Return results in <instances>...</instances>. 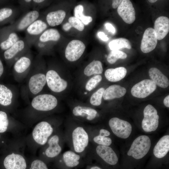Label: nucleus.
Listing matches in <instances>:
<instances>
[{
    "instance_id": "43",
    "label": "nucleus",
    "mask_w": 169,
    "mask_h": 169,
    "mask_svg": "<svg viewBox=\"0 0 169 169\" xmlns=\"http://www.w3.org/2000/svg\"><path fill=\"white\" fill-rule=\"evenodd\" d=\"M105 25L106 29L109 32L113 34L115 33V29L111 24L109 23H106L105 24Z\"/></svg>"
},
{
    "instance_id": "32",
    "label": "nucleus",
    "mask_w": 169,
    "mask_h": 169,
    "mask_svg": "<svg viewBox=\"0 0 169 169\" xmlns=\"http://www.w3.org/2000/svg\"><path fill=\"white\" fill-rule=\"evenodd\" d=\"M103 71L101 62L99 60H94L85 67L84 73L86 76H89L94 74H100Z\"/></svg>"
},
{
    "instance_id": "4",
    "label": "nucleus",
    "mask_w": 169,
    "mask_h": 169,
    "mask_svg": "<svg viewBox=\"0 0 169 169\" xmlns=\"http://www.w3.org/2000/svg\"><path fill=\"white\" fill-rule=\"evenodd\" d=\"M151 146L150 138L146 135L140 136L133 141L127 154L136 159H141L148 153Z\"/></svg>"
},
{
    "instance_id": "51",
    "label": "nucleus",
    "mask_w": 169,
    "mask_h": 169,
    "mask_svg": "<svg viewBox=\"0 0 169 169\" xmlns=\"http://www.w3.org/2000/svg\"><path fill=\"white\" fill-rule=\"evenodd\" d=\"M87 93V92H85L84 93L85 94H86Z\"/></svg>"
},
{
    "instance_id": "50",
    "label": "nucleus",
    "mask_w": 169,
    "mask_h": 169,
    "mask_svg": "<svg viewBox=\"0 0 169 169\" xmlns=\"http://www.w3.org/2000/svg\"><path fill=\"white\" fill-rule=\"evenodd\" d=\"M148 1L151 3H154L157 1V0H149Z\"/></svg>"
},
{
    "instance_id": "36",
    "label": "nucleus",
    "mask_w": 169,
    "mask_h": 169,
    "mask_svg": "<svg viewBox=\"0 0 169 169\" xmlns=\"http://www.w3.org/2000/svg\"><path fill=\"white\" fill-rule=\"evenodd\" d=\"M127 55L125 52L119 50H112L107 56V60L110 64L115 63L119 59H124L126 58Z\"/></svg>"
},
{
    "instance_id": "46",
    "label": "nucleus",
    "mask_w": 169,
    "mask_h": 169,
    "mask_svg": "<svg viewBox=\"0 0 169 169\" xmlns=\"http://www.w3.org/2000/svg\"><path fill=\"white\" fill-rule=\"evenodd\" d=\"M72 27L71 25L69 22L65 23L62 26L63 29L65 31H68Z\"/></svg>"
},
{
    "instance_id": "16",
    "label": "nucleus",
    "mask_w": 169,
    "mask_h": 169,
    "mask_svg": "<svg viewBox=\"0 0 169 169\" xmlns=\"http://www.w3.org/2000/svg\"><path fill=\"white\" fill-rule=\"evenodd\" d=\"M30 48L24 38H20L9 49L4 51L3 55L7 60H11L18 55L26 53Z\"/></svg>"
},
{
    "instance_id": "13",
    "label": "nucleus",
    "mask_w": 169,
    "mask_h": 169,
    "mask_svg": "<svg viewBox=\"0 0 169 169\" xmlns=\"http://www.w3.org/2000/svg\"><path fill=\"white\" fill-rule=\"evenodd\" d=\"M85 48V45L82 41L73 40L66 47L65 51V58L70 62L76 61L82 55Z\"/></svg>"
},
{
    "instance_id": "44",
    "label": "nucleus",
    "mask_w": 169,
    "mask_h": 169,
    "mask_svg": "<svg viewBox=\"0 0 169 169\" xmlns=\"http://www.w3.org/2000/svg\"><path fill=\"white\" fill-rule=\"evenodd\" d=\"M97 35L99 37L104 41H106L109 40L107 36L105 35L103 32H99L98 33Z\"/></svg>"
},
{
    "instance_id": "41",
    "label": "nucleus",
    "mask_w": 169,
    "mask_h": 169,
    "mask_svg": "<svg viewBox=\"0 0 169 169\" xmlns=\"http://www.w3.org/2000/svg\"><path fill=\"white\" fill-rule=\"evenodd\" d=\"M19 8L25 13L29 11L32 8V0H22L18 1Z\"/></svg>"
},
{
    "instance_id": "3",
    "label": "nucleus",
    "mask_w": 169,
    "mask_h": 169,
    "mask_svg": "<svg viewBox=\"0 0 169 169\" xmlns=\"http://www.w3.org/2000/svg\"><path fill=\"white\" fill-rule=\"evenodd\" d=\"M96 156L101 159L107 164L114 165L118 161L115 152L110 146L93 145L90 144L86 157Z\"/></svg>"
},
{
    "instance_id": "22",
    "label": "nucleus",
    "mask_w": 169,
    "mask_h": 169,
    "mask_svg": "<svg viewBox=\"0 0 169 169\" xmlns=\"http://www.w3.org/2000/svg\"><path fill=\"white\" fill-rule=\"evenodd\" d=\"M154 30L157 40L163 39L169 31V19L166 16L158 18L154 23Z\"/></svg>"
},
{
    "instance_id": "29",
    "label": "nucleus",
    "mask_w": 169,
    "mask_h": 169,
    "mask_svg": "<svg viewBox=\"0 0 169 169\" xmlns=\"http://www.w3.org/2000/svg\"><path fill=\"white\" fill-rule=\"evenodd\" d=\"M19 9L13 6L4 7L0 9V23L14 21L19 12Z\"/></svg>"
},
{
    "instance_id": "18",
    "label": "nucleus",
    "mask_w": 169,
    "mask_h": 169,
    "mask_svg": "<svg viewBox=\"0 0 169 169\" xmlns=\"http://www.w3.org/2000/svg\"><path fill=\"white\" fill-rule=\"evenodd\" d=\"M117 11L119 15L126 23L131 24L135 20V10L130 0H122Z\"/></svg>"
},
{
    "instance_id": "38",
    "label": "nucleus",
    "mask_w": 169,
    "mask_h": 169,
    "mask_svg": "<svg viewBox=\"0 0 169 169\" xmlns=\"http://www.w3.org/2000/svg\"><path fill=\"white\" fill-rule=\"evenodd\" d=\"M102 79L100 75H97L91 78L87 82L85 85L86 90L88 91H91L96 87Z\"/></svg>"
},
{
    "instance_id": "35",
    "label": "nucleus",
    "mask_w": 169,
    "mask_h": 169,
    "mask_svg": "<svg viewBox=\"0 0 169 169\" xmlns=\"http://www.w3.org/2000/svg\"><path fill=\"white\" fill-rule=\"evenodd\" d=\"M83 10L84 8L82 5L79 4L76 6L74 10V17L80 20L84 24L87 25L92 21L93 19L90 16L84 15Z\"/></svg>"
},
{
    "instance_id": "8",
    "label": "nucleus",
    "mask_w": 169,
    "mask_h": 169,
    "mask_svg": "<svg viewBox=\"0 0 169 169\" xmlns=\"http://www.w3.org/2000/svg\"><path fill=\"white\" fill-rule=\"evenodd\" d=\"M40 15L39 10L29 11L8 27L16 32L23 31L37 19Z\"/></svg>"
},
{
    "instance_id": "31",
    "label": "nucleus",
    "mask_w": 169,
    "mask_h": 169,
    "mask_svg": "<svg viewBox=\"0 0 169 169\" xmlns=\"http://www.w3.org/2000/svg\"><path fill=\"white\" fill-rule=\"evenodd\" d=\"M31 60L29 56L23 55L21 56L15 63L13 68L18 73L25 72L30 66Z\"/></svg>"
},
{
    "instance_id": "5",
    "label": "nucleus",
    "mask_w": 169,
    "mask_h": 169,
    "mask_svg": "<svg viewBox=\"0 0 169 169\" xmlns=\"http://www.w3.org/2000/svg\"><path fill=\"white\" fill-rule=\"evenodd\" d=\"M143 114L142 127L144 131L150 132L156 130L158 126L159 119L156 110L151 105L149 104L145 108Z\"/></svg>"
},
{
    "instance_id": "17",
    "label": "nucleus",
    "mask_w": 169,
    "mask_h": 169,
    "mask_svg": "<svg viewBox=\"0 0 169 169\" xmlns=\"http://www.w3.org/2000/svg\"><path fill=\"white\" fill-rule=\"evenodd\" d=\"M157 42L156 35L154 28H148L145 30L143 35L141 49L143 53H149L155 48Z\"/></svg>"
},
{
    "instance_id": "19",
    "label": "nucleus",
    "mask_w": 169,
    "mask_h": 169,
    "mask_svg": "<svg viewBox=\"0 0 169 169\" xmlns=\"http://www.w3.org/2000/svg\"><path fill=\"white\" fill-rule=\"evenodd\" d=\"M3 164L6 169H26L27 167L24 158L19 154L14 153L5 158Z\"/></svg>"
},
{
    "instance_id": "1",
    "label": "nucleus",
    "mask_w": 169,
    "mask_h": 169,
    "mask_svg": "<svg viewBox=\"0 0 169 169\" xmlns=\"http://www.w3.org/2000/svg\"><path fill=\"white\" fill-rule=\"evenodd\" d=\"M64 134L65 142L70 150L86 157L90 144L87 127L68 126Z\"/></svg>"
},
{
    "instance_id": "9",
    "label": "nucleus",
    "mask_w": 169,
    "mask_h": 169,
    "mask_svg": "<svg viewBox=\"0 0 169 169\" xmlns=\"http://www.w3.org/2000/svg\"><path fill=\"white\" fill-rule=\"evenodd\" d=\"M57 104L56 98L52 95L48 94L40 95L35 97L31 103L34 108L42 111L52 110L56 107Z\"/></svg>"
},
{
    "instance_id": "15",
    "label": "nucleus",
    "mask_w": 169,
    "mask_h": 169,
    "mask_svg": "<svg viewBox=\"0 0 169 169\" xmlns=\"http://www.w3.org/2000/svg\"><path fill=\"white\" fill-rule=\"evenodd\" d=\"M20 39L16 32L8 26L0 32V48L5 51L14 44Z\"/></svg>"
},
{
    "instance_id": "42",
    "label": "nucleus",
    "mask_w": 169,
    "mask_h": 169,
    "mask_svg": "<svg viewBox=\"0 0 169 169\" xmlns=\"http://www.w3.org/2000/svg\"><path fill=\"white\" fill-rule=\"evenodd\" d=\"M31 166V169H49L46 164L40 160L33 161Z\"/></svg>"
},
{
    "instance_id": "49",
    "label": "nucleus",
    "mask_w": 169,
    "mask_h": 169,
    "mask_svg": "<svg viewBox=\"0 0 169 169\" xmlns=\"http://www.w3.org/2000/svg\"><path fill=\"white\" fill-rule=\"evenodd\" d=\"M88 169H102L100 167L96 166H89Z\"/></svg>"
},
{
    "instance_id": "23",
    "label": "nucleus",
    "mask_w": 169,
    "mask_h": 169,
    "mask_svg": "<svg viewBox=\"0 0 169 169\" xmlns=\"http://www.w3.org/2000/svg\"><path fill=\"white\" fill-rule=\"evenodd\" d=\"M46 82V76L44 74L39 73L35 74L29 79V89L32 93L37 94L42 90Z\"/></svg>"
},
{
    "instance_id": "40",
    "label": "nucleus",
    "mask_w": 169,
    "mask_h": 169,
    "mask_svg": "<svg viewBox=\"0 0 169 169\" xmlns=\"http://www.w3.org/2000/svg\"><path fill=\"white\" fill-rule=\"evenodd\" d=\"M68 21L72 27H74L80 31L84 30V24L80 20L74 16L69 17Z\"/></svg>"
},
{
    "instance_id": "10",
    "label": "nucleus",
    "mask_w": 169,
    "mask_h": 169,
    "mask_svg": "<svg viewBox=\"0 0 169 169\" xmlns=\"http://www.w3.org/2000/svg\"><path fill=\"white\" fill-rule=\"evenodd\" d=\"M87 128L91 144L107 146L111 144L112 140L109 137L110 133L107 130L102 128L98 130L92 127Z\"/></svg>"
},
{
    "instance_id": "6",
    "label": "nucleus",
    "mask_w": 169,
    "mask_h": 169,
    "mask_svg": "<svg viewBox=\"0 0 169 169\" xmlns=\"http://www.w3.org/2000/svg\"><path fill=\"white\" fill-rule=\"evenodd\" d=\"M54 130L49 123L45 121H41L34 127L32 132L33 138L37 143L44 145L52 136Z\"/></svg>"
},
{
    "instance_id": "24",
    "label": "nucleus",
    "mask_w": 169,
    "mask_h": 169,
    "mask_svg": "<svg viewBox=\"0 0 169 169\" xmlns=\"http://www.w3.org/2000/svg\"><path fill=\"white\" fill-rule=\"evenodd\" d=\"M66 15L65 11L58 9L49 11L46 14L45 18L48 25L51 27H54L62 23Z\"/></svg>"
},
{
    "instance_id": "27",
    "label": "nucleus",
    "mask_w": 169,
    "mask_h": 169,
    "mask_svg": "<svg viewBox=\"0 0 169 169\" xmlns=\"http://www.w3.org/2000/svg\"><path fill=\"white\" fill-rule=\"evenodd\" d=\"M126 92L124 87L118 85L114 84L109 86L105 90L103 97L105 100H111L123 96Z\"/></svg>"
},
{
    "instance_id": "33",
    "label": "nucleus",
    "mask_w": 169,
    "mask_h": 169,
    "mask_svg": "<svg viewBox=\"0 0 169 169\" xmlns=\"http://www.w3.org/2000/svg\"><path fill=\"white\" fill-rule=\"evenodd\" d=\"M108 45L110 49L112 51L119 50L124 48L130 49L131 48L129 41L124 38H119L114 39L109 42Z\"/></svg>"
},
{
    "instance_id": "34",
    "label": "nucleus",
    "mask_w": 169,
    "mask_h": 169,
    "mask_svg": "<svg viewBox=\"0 0 169 169\" xmlns=\"http://www.w3.org/2000/svg\"><path fill=\"white\" fill-rule=\"evenodd\" d=\"M13 94L11 90L3 84H0V104L6 106L12 103Z\"/></svg>"
},
{
    "instance_id": "37",
    "label": "nucleus",
    "mask_w": 169,
    "mask_h": 169,
    "mask_svg": "<svg viewBox=\"0 0 169 169\" xmlns=\"http://www.w3.org/2000/svg\"><path fill=\"white\" fill-rule=\"evenodd\" d=\"M105 90L103 88H101L91 95L90 99V103L91 105L98 106L101 104Z\"/></svg>"
},
{
    "instance_id": "26",
    "label": "nucleus",
    "mask_w": 169,
    "mask_h": 169,
    "mask_svg": "<svg viewBox=\"0 0 169 169\" xmlns=\"http://www.w3.org/2000/svg\"><path fill=\"white\" fill-rule=\"evenodd\" d=\"M169 151V135L162 137L155 146L153 152L154 156L157 158L164 157Z\"/></svg>"
},
{
    "instance_id": "47",
    "label": "nucleus",
    "mask_w": 169,
    "mask_h": 169,
    "mask_svg": "<svg viewBox=\"0 0 169 169\" xmlns=\"http://www.w3.org/2000/svg\"><path fill=\"white\" fill-rule=\"evenodd\" d=\"M164 105L167 107H169V95L167 96L163 100Z\"/></svg>"
},
{
    "instance_id": "2",
    "label": "nucleus",
    "mask_w": 169,
    "mask_h": 169,
    "mask_svg": "<svg viewBox=\"0 0 169 169\" xmlns=\"http://www.w3.org/2000/svg\"><path fill=\"white\" fill-rule=\"evenodd\" d=\"M48 24L45 18L40 15L39 18L25 30V37L29 47L33 46L41 35L47 29Z\"/></svg>"
},
{
    "instance_id": "45",
    "label": "nucleus",
    "mask_w": 169,
    "mask_h": 169,
    "mask_svg": "<svg viewBox=\"0 0 169 169\" xmlns=\"http://www.w3.org/2000/svg\"><path fill=\"white\" fill-rule=\"evenodd\" d=\"M122 1L121 0H114L112 1V7L113 8H116L118 7Z\"/></svg>"
},
{
    "instance_id": "11",
    "label": "nucleus",
    "mask_w": 169,
    "mask_h": 169,
    "mask_svg": "<svg viewBox=\"0 0 169 169\" xmlns=\"http://www.w3.org/2000/svg\"><path fill=\"white\" fill-rule=\"evenodd\" d=\"M48 146L45 151V154L49 158L56 157L61 153L63 146L65 142L64 134L60 136L59 135L55 134L51 136L47 142Z\"/></svg>"
},
{
    "instance_id": "21",
    "label": "nucleus",
    "mask_w": 169,
    "mask_h": 169,
    "mask_svg": "<svg viewBox=\"0 0 169 169\" xmlns=\"http://www.w3.org/2000/svg\"><path fill=\"white\" fill-rule=\"evenodd\" d=\"M84 157L72 150L67 151L61 155V160L66 168H72L79 166Z\"/></svg>"
},
{
    "instance_id": "12",
    "label": "nucleus",
    "mask_w": 169,
    "mask_h": 169,
    "mask_svg": "<svg viewBox=\"0 0 169 169\" xmlns=\"http://www.w3.org/2000/svg\"><path fill=\"white\" fill-rule=\"evenodd\" d=\"M156 88V85L152 80L145 79L135 84L131 93L135 97L144 98L152 93Z\"/></svg>"
},
{
    "instance_id": "20",
    "label": "nucleus",
    "mask_w": 169,
    "mask_h": 169,
    "mask_svg": "<svg viewBox=\"0 0 169 169\" xmlns=\"http://www.w3.org/2000/svg\"><path fill=\"white\" fill-rule=\"evenodd\" d=\"M72 113L75 117L83 118L89 122L93 121L99 115L98 112L95 109L79 105L73 108Z\"/></svg>"
},
{
    "instance_id": "25",
    "label": "nucleus",
    "mask_w": 169,
    "mask_h": 169,
    "mask_svg": "<svg viewBox=\"0 0 169 169\" xmlns=\"http://www.w3.org/2000/svg\"><path fill=\"white\" fill-rule=\"evenodd\" d=\"M149 74L151 80L156 85L163 88H166L169 85L167 78L158 69L151 68L149 71Z\"/></svg>"
},
{
    "instance_id": "48",
    "label": "nucleus",
    "mask_w": 169,
    "mask_h": 169,
    "mask_svg": "<svg viewBox=\"0 0 169 169\" xmlns=\"http://www.w3.org/2000/svg\"><path fill=\"white\" fill-rule=\"evenodd\" d=\"M4 71V67L2 61L0 59V77L3 74Z\"/></svg>"
},
{
    "instance_id": "7",
    "label": "nucleus",
    "mask_w": 169,
    "mask_h": 169,
    "mask_svg": "<svg viewBox=\"0 0 169 169\" xmlns=\"http://www.w3.org/2000/svg\"><path fill=\"white\" fill-rule=\"evenodd\" d=\"M109 125L113 133L120 138H127L132 131V126L129 122L117 117L111 118L109 121Z\"/></svg>"
},
{
    "instance_id": "14",
    "label": "nucleus",
    "mask_w": 169,
    "mask_h": 169,
    "mask_svg": "<svg viewBox=\"0 0 169 169\" xmlns=\"http://www.w3.org/2000/svg\"><path fill=\"white\" fill-rule=\"evenodd\" d=\"M46 78L48 86L53 92H60L67 87V82L61 78L54 70H49L46 73Z\"/></svg>"
},
{
    "instance_id": "39",
    "label": "nucleus",
    "mask_w": 169,
    "mask_h": 169,
    "mask_svg": "<svg viewBox=\"0 0 169 169\" xmlns=\"http://www.w3.org/2000/svg\"><path fill=\"white\" fill-rule=\"evenodd\" d=\"M8 124L7 114L4 111H0V133H3L7 131Z\"/></svg>"
},
{
    "instance_id": "30",
    "label": "nucleus",
    "mask_w": 169,
    "mask_h": 169,
    "mask_svg": "<svg viewBox=\"0 0 169 169\" xmlns=\"http://www.w3.org/2000/svg\"><path fill=\"white\" fill-rule=\"evenodd\" d=\"M61 38L59 31L55 28L46 30L39 36L37 40L43 43H49L59 41Z\"/></svg>"
},
{
    "instance_id": "52",
    "label": "nucleus",
    "mask_w": 169,
    "mask_h": 169,
    "mask_svg": "<svg viewBox=\"0 0 169 169\" xmlns=\"http://www.w3.org/2000/svg\"></svg>"
},
{
    "instance_id": "28",
    "label": "nucleus",
    "mask_w": 169,
    "mask_h": 169,
    "mask_svg": "<svg viewBox=\"0 0 169 169\" xmlns=\"http://www.w3.org/2000/svg\"><path fill=\"white\" fill-rule=\"evenodd\" d=\"M127 70L124 67H120L115 69L110 68L105 72L106 79L109 81L116 82L121 80L126 75Z\"/></svg>"
}]
</instances>
